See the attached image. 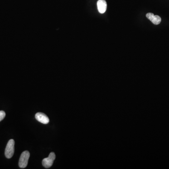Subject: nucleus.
Listing matches in <instances>:
<instances>
[{
	"mask_svg": "<svg viewBox=\"0 0 169 169\" xmlns=\"http://www.w3.org/2000/svg\"><path fill=\"white\" fill-rule=\"evenodd\" d=\"M14 146L15 141L13 139L10 140L7 143L5 150V155L7 158L10 159L13 156L14 153Z\"/></svg>",
	"mask_w": 169,
	"mask_h": 169,
	"instance_id": "nucleus-1",
	"label": "nucleus"
},
{
	"mask_svg": "<svg viewBox=\"0 0 169 169\" xmlns=\"http://www.w3.org/2000/svg\"><path fill=\"white\" fill-rule=\"evenodd\" d=\"M29 157L30 153L28 151H25L22 152L19 161V166L20 168H25L27 166Z\"/></svg>",
	"mask_w": 169,
	"mask_h": 169,
	"instance_id": "nucleus-2",
	"label": "nucleus"
},
{
	"mask_svg": "<svg viewBox=\"0 0 169 169\" xmlns=\"http://www.w3.org/2000/svg\"><path fill=\"white\" fill-rule=\"evenodd\" d=\"M55 159V155L54 152H51L49 155V157L44 158L42 160L43 166L46 168H50L53 164L54 161Z\"/></svg>",
	"mask_w": 169,
	"mask_h": 169,
	"instance_id": "nucleus-3",
	"label": "nucleus"
},
{
	"mask_svg": "<svg viewBox=\"0 0 169 169\" xmlns=\"http://www.w3.org/2000/svg\"><path fill=\"white\" fill-rule=\"evenodd\" d=\"M36 120L42 124H47L49 122V119L48 116L43 113L38 112L35 115Z\"/></svg>",
	"mask_w": 169,
	"mask_h": 169,
	"instance_id": "nucleus-4",
	"label": "nucleus"
},
{
	"mask_svg": "<svg viewBox=\"0 0 169 169\" xmlns=\"http://www.w3.org/2000/svg\"><path fill=\"white\" fill-rule=\"evenodd\" d=\"M146 17L155 25H159L161 22V18L159 16L154 15L152 13L147 14Z\"/></svg>",
	"mask_w": 169,
	"mask_h": 169,
	"instance_id": "nucleus-5",
	"label": "nucleus"
},
{
	"mask_svg": "<svg viewBox=\"0 0 169 169\" xmlns=\"http://www.w3.org/2000/svg\"><path fill=\"white\" fill-rule=\"evenodd\" d=\"M97 5L99 12L101 14H103L106 11L107 4L105 0H99L97 3Z\"/></svg>",
	"mask_w": 169,
	"mask_h": 169,
	"instance_id": "nucleus-6",
	"label": "nucleus"
},
{
	"mask_svg": "<svg viewBox=\"0 0 169 169\" xmlns=\"http://www.w3.org/2000/svg\"><path fill=\"white\" fill-rule=\"evenodd\" d=\"M6 114L4 111H0V122L2 120L4 117H5Z\"/></svg>",
	"mask_w": 169,
	"mask_h": 169,
	"instance_id": "nucleus-7",
	"label": "nucleus"
}]
</instances>
